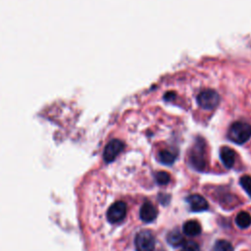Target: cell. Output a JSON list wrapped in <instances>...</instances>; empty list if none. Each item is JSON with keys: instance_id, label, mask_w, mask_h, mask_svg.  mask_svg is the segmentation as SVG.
Here are the masks:
<instances>
[{"instance_id": "cell-1", "label": "cell", "mask_w": 251, "mask_h": 251, "mask_svg": "<svg viewBox=\"0 0 251 251\" xmlns=\"http://www.w3.org/2000/svg\"><path fill=\"white\" fill-rule=\"evenodd\" d=\"M228 137L236 144H243L251 137V125L245 122L233 123L228 132Z\"/></svg>"}, {"instance_id": "cell-2", "label": "cell", "mask_w": 251, "mask_h": 251, "mask_svg": "<svg viewBox=\"0 0 251 251\" xmlns=\"http://www.w3.org/2000/svg\"><path fill=\"white\" fill-rule=\"evenodd\" d=\"M205 153H206L205 141L201 137H198L189 153L190 164L195 170L197 171L204 170L206 166Z\"/></svg>"}, {"instance_id": "cell-3", "label": "cell", "mask_w": 251, "mask_h": 251, "mask_svg": "<svg viewBox=\"0 0 251 251\" xmlns=\"http://www.w3.org/2000/svg\"><path fill=\"white\" fill-rule=\"evenodd\" d=\"M135 244L137 251H154L155 237L150 230L144 229L137 234Z\"/></svg>"}, {"instance_id": "cell-4", "label": "cell", "mask_w": 251, "mask_h": 251, "mask_svg": "<svg viewBox=\"0 0 251 251\" xmlns=\"http://www.w3.org/2000/svg\"><path fill=\"white\" fill-rule=\"evenodd\" d=\"M220 102L219 94L212 90H206L201 91L197 96L198 105L206 110H212L218 106Z\"/></svg>"}, {"instance_id": "cell-5", "label": "cell", "mask_w": 251, "mask_h": 251, "mask_svg": "<svg viewBox=\"0 0 251 251\" xmlns=\"http://www.w3.org/2000/svg\"><path fill=\"white\" fill-rule=\"evenodd\" d=\"M127 214V205L123 201L113 203L106 212V218L109 223L116 224L125 219Z\"/></svg>"}, {"instance_id": "cell-6", "label": "cell", "mask_w": 251, "mask_h": 251, "mask_svg": "<svg viewBox=\"0 0 251 251\" xmlns=\"http://www.w3.org/2000/svg\"><path fill=\"white\" fill-rule=\"evenodd\" d=\"M124 143L119 139H113L111 140L105 147L103 152V159L107 163L113 162L116 157L123 151L124 149Z\"/></svg>"}, {"instance_id": "cell-7", "label": "cell", "mask_w": 251, "mask_h": 251, "mask_svg": "<svg viewBox=\"0 0 251 251\" xmlns=\"http://www.w3.org/2000/svg\"><path fill=\"white\" fill-rule=\"evenodd\" d=\"M186 202L192 212H202L208 209L209 205L206 199L199 194H192L186 198Z\"/></svg>"}, {"instance_id": "cell-8", "label": "cell", "mask_w": 251, "mask_h": 251, "mask_svg": "<svg viewBox=\"0 0 251 251\" xmlns=\"http://www.w3.org/2000/svg\"><path fill=\"white\" fill-rule=\"evenodd\" d=\"M157 215H158L157 208L153 204H151L149 202L142 204L140 211H139V216H140V219L144 223L153 222L156 219Z\"/></svg>"}, {"instance_id": "cell-9", "label": "cell", "mask_w": 251, "mask_h": 251, "mask_svg": "<svg viewBox=\"0 0 251 251\" xmlns=\"http://www.w3.org/2000/svg\"><path fill=\"white\" fill-rule=\"evenodd\" d=\"M220 157H221V160H222L223 164L225 165V167L231 168L234 165L235 152L231 148H229L228 146L222 147L220 150Z\"/></svg>"}, {"instance_id": "cell-10", "label": "cell", "mask_w": 251, "mask_h": 251, "mask_svg": "<svg viewBox=\"0 0 251 251\" xmlns=\"http://www.w3.org/2000/svg\"><path fill=\"white\" fill-rule=\"evenodd\" d=\"M183 233L188 236H196L201 232V227L200 224L195 220L187 221L183 224Z\"/></svg>"}, {"instance_id": "cell-11", "label": "cell", "mask_w": 251, "mask_h": 251, "mask_svg": "<svg viewBox=\"0 0 251 251\" xmlns=\"http://www.w3.org/2000/svg\"><path fill=\"white\" fill-rule=\"evenodd\" d=\"M167 241L170 245L174 247H179V246H183L186 240L184 239L183 235L181 233L179 229H173L168 233Z\"/></svg>"}, {"instance_id": "cell-12", "label": "cell", "mask_w": 251, "mask_h": 251, "mask_svg": "<svg viewBox=\"0 0 251 251\" xmlns=\"http://www.w3.org/2000/svg\"><path fill=\"white\" fill-rule=\"evenodd\" d=\"M235 223L238 228H246L251 225V216L249 213L242 211L239 212L235 217Z\"/></svg>"}, {"instance_id": "cell-13", "label": "cell", "mask_w": 251, "mask_h": 251, "mask_svg": "<svg viewBox=\"0 0 251 251\" xmlns=\"http://www.w3.org/2000/svg\"><path fill=\"white\" fill-rule=\"evenodd\" d=\"M158 159L164 165H172L176 160V155L169 150H162L158 153Z\"/></svg>"}, {"instance_id": "cell-14", "label": "cell", "mask_w": 251, "mask_h": 251, "mask_svg": "<svg viewBox=\"0 0 251 251\" xmlns=\"http://www.w3.org/2000/svg\"><path fill=\"white\" fill-rule=\"evenodd\" d=\"M211 251H233V247L229 241L220 239L215 242Z\"/></svg>"}, {"instance_id": "cell-15", "label": "cell", "mask_w": 251, "mask_h": 251, "mask_svg": "<svg viewBox=\"0 0 251 251\" xmlns=\"http://www.w3.org/2000/svg\"><path fill=\"white\" fill-rule=\"evenodd\" d=\"M170 175L167 173V172H164V171H161V172H158L156 173L155 175V180L157 182L158 184H161V185H165L167 183H169L170 182Z\"/></svg>"}, {"instance_id": "cell-16", "label": "cell", "mask_w": 251, "mask_h": 251, "mask_svg": "<svg viewBox=\"0 0 251 251\" xmlns=\"http://www.w3.org/2000/svg\"><path fill=\"white\" fill-rule=\"evenodd\" d=\"M239 183L246 193L251 197V177L250 176H242L239 180Z\"/></svg>"}, {"instance_id": "cell-17", "label": "cell", "mask_w": 251, "mask_h": 251, "mask_svg": "<svg viewBox=\"0 0 251 251\" xmlns=\"http://www.w3.org/2000/svg\"><path fill=\"white\" fill-rule=\"evenodd\" d=\"M183 247L184 251H199V246L193 241H185Z\"/></svg>"}, {"instance_id": "cell-18", "label": "cell", "mask_w": 251, "mask_h": 251, "mask_svg": "<svg viewBox=\"0 0 251 251\" xmlns=\"http://www.w3.org/2000/svg\"><path fill=\"white\" fill-rule=\"evenodd\" d=\"M175 96H176V94L174 92H167L164 97L166 100H172V99H174Z\"/></svg>"}]
</instances>
